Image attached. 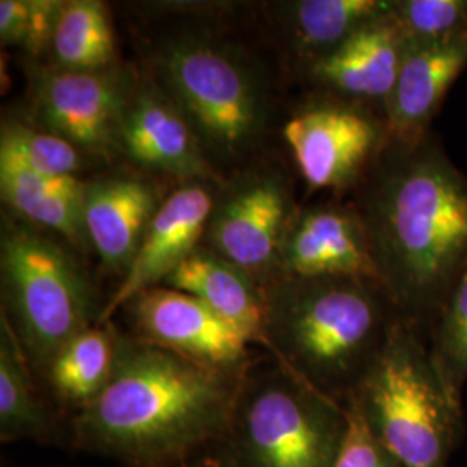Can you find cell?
<instances>
[{"instance_id": "ac0fdd59", "label": "cell", "mask_w": 467, "mask_h": 467, "mask_svg": "<svg viewBox=\"0 0 467 467\" xmlns=\"http://www.w3.org/2000/svg\"><path fill=\"white\" fill-rule=\"evenodd\" d=\"M152 185L134 177H109L85 184V231L102 265L125 274L158 212Z\"/></svg>"}, {"instance_id": "f1b7e54d", "label": "cell", "mask_w": 467, "mask_h": 467, "mask_svg": "<svg viewBox=\"0 0 467 467\" xmlns=\"http://www.w3.org/2000/svg\"><path fill=\"white\" fill-rule=\"evenodd\" d=\"M30 19V0H2L0 2V40L2 46L25 44Z\"/></svg>"}, {"instance_id": "83f0119b", "label": "cell", "mask_w": 467, "mask_h": 467, "mask_svg": "<svg viewBox=\"0 0 467 467\" xmlns=\"http://www.w3.org/2000/svg\"><path fill=\"white\" fill-rule=\"evenodd\" d=\"M63 5L65 2L57 0H30L28 32L23 47L32 56H38L52 44V36Z\"/></svg>"}, {"instance_id": "cb8c5ba5", "label": "cell", "mask_w": 467, "mask_h": 467, "mask_svg": "<svg viewBox=\"0 0 467 467\" xmlns=\"http://www.w3.org/2000/svg\"><path fill=\"white\" fill-rule=\"evenodd\" d=\"M426 345L451 399L461 405L467 384V264L434 314Z\"/></svg>"}, {"instance_id": "7a4b0ae2", "label": "cell", "mask_w": 467, "mask_h": 467, "mask_svg": "<svg viewBox=\"0 0 467 467\" xmlns=\"http://www.w3.org/2000/svg\"><path fill=\"white\" fill-rule=\"evenodd\" d=\"M243 376L119 329L109 383L69 420L71 451L119 467L182 466L225 441Z\"/></svg>"}, {"instance_id": "52a82bcc", "label": "cell", "mask_w": 467, "mask_h": 467, "mask_svg": "<svg viewBox=\"0 0 467 467\" xmlns=\"http://www.w3.org/2000/svg\"><path fill=\"white\" fill-rule=\"evenodd\" d=\"M152 67L210 154L229 161L256 146L265 125V92L239 52L210 38L182 36L161 46Z\"/></svg>"}, {"instance_id": "8fae6325", "label": "cell", "mask_w": 467, "mask_h": 467, "mask_svg": "<svg viewBox=\"0 0 467 467\" xmlns=\"http://www.w3.org/2000/svg\"><path fill=\"white\" fill-rule=\"evenodd\" d=\"M132 100L127 78L113 69H50L36 90L38 115L52 134L78 150L104 154L119 144Z\"/></svg>"}, {"instance_id": "9c48e42d", "label": "cell", "mask_w": 467, "mask_h": 467, "mask_svg": "<svg viewBox=\"0 0 467 467\" xmlns=\"http://www.w3.org/2000/svg\"><path fill=\"white\" fill-rule=\"evenodd\" d=\"M119 312L129 326L125 333L135 339L208 368L241 376L258 355V347L229 320L198 298L168 285L137 295Z\"/></svg>"}, {"instance_id": "5b68a950", "label": "cell", "mask_w": 467, "mask_h": 467, "mask_svg": "<svg viewBox=\"0 0 467 467\" xmlns=\"http://www.w3.org/2000/svg\"><path fill=\"white\" fill-rule=\"evenodd\" d=\"M347 430L348 407L262 350L241 379L223 443L239 467H334Z\"/></svg>"}, {"instance_id": "9a60e30c", "label": "cell", "mask_w": 467, "mask_h": 467, "mask_svg": "<svg viewBox=\"0 0 467 467\" xmlns=\"http://www.w3.org/2000/svg\"><path fill=\"white\" fill-rule=\"evenodd\" d=\"M467 67V34L438 40H407L397 82L386 106V121L393 140L414 142L433 132L451 85Z\"/></svg>"}, {"instance_id": "6da1fadb", "label": "cell", "mask_w": 467, "mask_h": 467, "mask_svg": "<svg viewBox=\"0 0 467 467\" xmlns=\"http://www.w3.org/2000/svg\"><path fill=\"white\" fill-rule=\"evenodd\" d=\"M353 204L366 223L379 281L401 322L426 341L467 264V173L434 132L414 142L391 139L355 189Z\"/></svg>"}, {"instance_id": "f546056e", "label": "cell", "mask_w": 467, "mask_h": 467, "mask_svg": "<svg viewBox=\"0 0 467 467\" xmlns=\"http://www.w3.org/2000/svg\"><path fill=\"white\" fill-rule=\"evenodd\" d=\"M179 467H239L225 443H218L208 451H201Z\"/></svg>"}, {"instance_id": "d4e9b609", "label": "cell", "mask_w": 467, "mask_h": 467, "mask_svg": "<svg viewBox=\"0 0 467 467\" xmlns=\"http://www.w3.org/2000/svg\"><path fill=\"white\" fill-rule=\"evenodd\" d=\"M0 154H5L46 177H77L82 156L67 139L52 132H36L21 123L2 127Z\"/></svg>"}, {"instance_id": "8992f818", "label": "cell", "mask_w": 467, "mask_h": 467, "mask_svg": "<svg viewBox=\"0 0 467 467\" xmlns=\"http://www.w3.org/2000/svg\"><path fill=\"white\" fill-rule=\"evenodd\" d=\"M0 267L2 316L40 378L69 339L99 324L104 305L77 260L26 220H4Z\"/></svg>"}, {"instance_id": "e0dca14e", "label": "cell", "mask_w": 467, "mask_h": 467, "mask_svg": "<svg viewBox=\"0 0 467 467\" xmlns=\"http://www.w3.org/2000/svg\"><path fill=\"white\" fill-rule=\"evenodd\" d=\"M0 441L71 451V422L52 403L5 316L0 314Z\"/></svg>"}, {"instance_id": "30bf717a", "label": "cell", "mask_w": 467, "mask_h": 467, "mask_svg": "<svg viewBox=\"0 0 467 467\" xmlns=\"http://www.w3.org/2000/svg\"><path fill=\"white\" fill-rule=\"evenodd\" d=\"M296 213L291 189L281 175H246L215 202L204 234L208 250L256 277L265 268H277L284 237Z\"/></svg>"}, {"instance_id": "4fadbf2b", "label": "cell", "mask_w": 467, "mask_h": 467, "mask_svg": "<svg viewBox=\"0 0 467 467\" xmlns=\"http://www.w3.org/2000/svg\"><path fill=\"white\" fill-rule=\"evenodd\" d=\"M215 202L212 191L196 181L173 191L160 204L132 265L115 295L106 301L99 324L111 322L137 295L165 283L168 275L200 248L198 243L206 234Z\"/></svg>"}, {"instance_id": "5bb4252c", "label": "cell", "mask_w": 467, "mask_h": 467, "mask_svg": "<svg viewBox=\"0 0 467 467\" xmlns=\"http://www.w3.org/2000/svg\"><path fill=\"white\" fill-rule=\"evenodd\" d=\"M391 11L351 35L308 71L306 78L320 94L366 106L386 118L405 46Z\"/></svg>"}, {"instance_id": "7c38bea8", "label": "cell", "mask_w": 467, "mask_h": 467, "mask_svg": "<svg viewBox=\"0 0 467 467\" xmlns=\"http://www.w3.org/2000/svg\"><path fill=\"white\" fill-rule=\"evenodd\" d=\"M274 277L379 281L370 237L355 204L324 202L298 212L284 237Z\"/></svg>"}, {"instance_id": "484cf974", "label": "cell", "mask_w": 467, "mask_h": 467, "mask_svg": "<svg viewBox=\"0 0 467 467\" xmlns=\"http://www.w3.org/2000/svg\"><path fill=\"white\" fill-rule=\"evenodd\" d=\"M391 15L407 40L438 42L467 34V0H393Z\"/></svg>"}, {"instance_id": "ba28073f", "label": "cell", "mask_w": 467, "mask_h": 467, "mask_svg": "<svg viewBox=\"0 0 467 467\" xmlns=\"http://www.w3.org/2000/svg\"><path fill=\"white\" fill-rule=\"evenodd\" d=\"M283 137L312 191H355L393 139L384 115L327 94L291 117Z\"/></svg>"}, {"instance_id": "4316f807", "label": "cell", "mask_w": 467, "mask_h": 467, "mask_svg": "<svg viewBox=\"0 0 467 467\" xmlns=\"http://www.w3.org/2000/svg\"><path fill=\"white\" fill-rule=\"evenodd\" d=\"M334 467H400V464L348 407V430Z\"/></svg>"}, {"instance_id": "3957f363", "label": "cell", "mask_w": 467, "mask_h": 467, "mask_svg": "<svg viewBox=\"0 0 467 467\" xmlns=\"http://www.w3.org/2000/svg\"><path fill=\"white\" fill-rule=\"evenodd\" d=\"M264 296L260 350L343 407L401 322L376 279L274 277Z\"/></svg>"}, {"instance_id": "44dd1931", "label": "cell", "mask_w": 467, "mask_h": 467, "mask_svg": "<svg viewBox=\"0 0 467 467\" xmlns=\"http://www.w3.org/2000/svg\"><path fill=\"white\" fill-rule=\"evenodd\" d=\"M0 192L23 220L50 229L73 244L84 243L85 184L78 177H46L0 154Z\"/></svg>"}, {"instance_id": "d6986e66", "label": "cell", "mask_w": 467, "mask_h": 467, "mask_svg": "<svg viewBox=\"0 0 467 467\" xmlns=\"http://www.w3.org/2000/svg\"><path fill=\"white\" fill-rule=\"evenodd\" d=\"M161 285L202 301L220 317L241 329L260 348L265 317L264 284L250 272L208 248H198L175 268Z\"/></svg>"}, {"instance_id": "2e32d148", "label": "cell", "mask_w": 467, "mask_h": 467, "mask_svg": "<svg viewBox=\"0 0 467 467\" xmlns=\"http://www.w3.org/2000/svg\"><path fill=\"white\" fill-rule=\"evenodd\" d=\"M119 146L140 167L189 182L212 177L198 135L165 94L139 90L123 118Z\"/></svg>"}, {"instance_id": "603a6c76", "label": "cell", "mask_w": 467, "mask_h": 467, "mask_svg": "<svg viewBox=\"0 0 467 467\" xmlns=\"http://www.w3.org/2000/svg\"><path fill=\"white\" fill-rule=\"evenodd\" d=\"M50 47L63 69H109L115 61V34L108 7L96 0L65 2Z\"/></svg>"}, {"instance_id": "7402d4cb", "label": "cell", "mask_w": 467, "mask_h": 467, "mask_svg": "<svg viewBox=\"0 0 467 467\" xmlns=\"http://www.w3.org/2000/svg\"><path fill=\"white\" fill-rule=\"evenodd\" d=\"M393 0H300L284 5V32L305 77L370 21L386 16Z\"/></svg>"}, {"instance_id": "277c9868", "label": "cell", "mask_w": 467, "mask_h": 467, "mask_svg": "<svg viewBox=\"0 0 467 467\" xmlns=\"http://www.w3.org/2000/svg\"><path fill=\"white\" fill-rule=\"evenodd\" d=\"M348 407L400 467H449L466 431L464 405L447 393L424 337L403 322Z\"/></svg>"}, {"instance_id": "ffe728a7", "label": "cell", "mask_w": 467, "mask_h": 467, "mask_svg": "<svg viewBox=\"0 0 467 467\" xmlns=\"http://www.w3.org/2000/svg\"><path fill=\"white\" fill-rule=\"evenodd\" d=\"M119 329L98 324L69 339L38 378L52 403L69 420L109 383L117 362Z\"/></svg>"}]
</instances>
